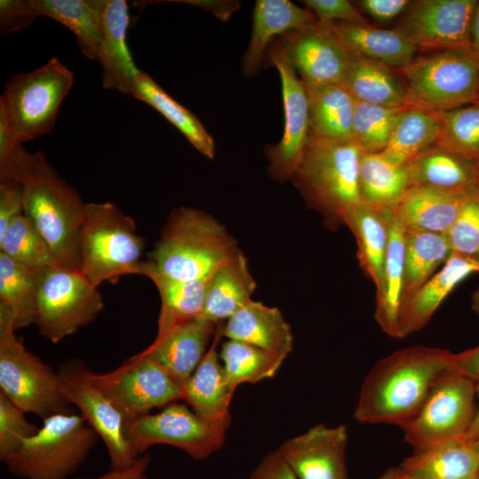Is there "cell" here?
Here are the masks:
<instances>
[{
	"instance_id": "44",
	"label": "cell",
	"mask_w": 479,
	"mask_h": 479,
	"mask_svg": "<svg viewBox=\"0 0 479 479\" xmlns=\"http://www.w3.org/2000/svg\"><path fill=\"white\" fill-rule=\"evenodd\" d=\"M437 114L442 123L437 145L464 157L478 161L479 103Z\"/></svg>"
},
{
	"instance_id": "7",
	"label": "cell",
	"mask_w": 479,
	"mask_h": 479,
	"mask_svg": "<svg viewBox=\"0 0 479 479\" xmlns=\"http://www.w3.org/2000/svg\"><path fill=\"white\" fill-rule=\"evenodd\" d=\"M15 331L10 310L0 303V392L42 420L75 412L61 390L57 372L28 351Z\"/></svg>"
},
{
	"instance_id": "13",
	"label": "cell",
	"mask_w": 479,
	"mask_h": 479,
	"mask_svg": "<svg viewBox=\"0 0 479 479\" xmlns=\"http://www.w3.org/2000/svg\"><path fill=\"white\" fill-rule=\"evenodd\" d=\"M91 377L125 421L183 397V387L158 364L138 353L109 373L92 372Z\"/></svg>"
},
{
	"instance_id": "25",
	"label": "cell",
	"mask_w": 479,
	"mask_h": 479,
	"mask_svg": "<svg viewBox=\"0 0 479 479\" xmlns=\"http://www.w3.org/2000/svg\"><path fill=\"white\" fill-rule=\"evenodd\" d=\"M223 336L287 357L293 334L280 310L252 301L223 324Z\"/></svg>"
},
{
	"instance_id": "9",
	"label": "cell",
	"mask_w": 479,
	"mask_h": 479,
	"mask_svg": "<svg viewBox=\"0 0 479 479\" xmlns=\"http://www.w3.org/2000/svg\"><path fill=\"white\" fill-rule=\"evenodd\" d=\"M98 435L81 414L60 413L42 427L4 463L24 479H67L90 455Z\"/></svg>"
},
{
	"instance_id": "32",
	"label": "cell",
	"mask_w": 479,
	"mask_h": 479,
	"mask_svg": "<svg viewBox=\"0 0 479 479\" xmlns=\"http://www.w3.org/2000/svg\"><path fill=\"white\" fill-rule=\"evenodd\" d=\"M306 90L309 137L323 140L352 139L356 99L339 84L311 86L306 87Z\"/></svg>"
},
{
	"instance_id": "20",
	"label": "cell",
	"mask_w": 479,
	"mask_h": 479,
	"mask_svg": "<svg viewBox=\"0 0 479 479\" xmlns=\"http://www.w3.org/2000/svg\"><path fill=\"white\" fill-rule=\"evenodd\" d=\"M475 273H479V260L452 252L440 271L402 302L398 316L399 338L422 329L454 288Z\"/></svg>"
},
{
	"instance_id": "41",
	"label": "cell",
	"mask_w": 479,
	"mask_h": 479,
	"mask_svg": "<svg viewBox=\"0 0 479 479\" xmlns=\"http://www.w3.org/2000/svg\"><path fill=\"white\" fill-rule=\"evenodd\" d=\"M220 358L227 381L235 390L242 383H256L273 377L286 357L242 342L227 340Z\"/></svg>"
},
{
	"instance_id": "8",
	"label": "cell",
	"mask_w": 479,
	"mask_h": 479,
	"mask_svg": "<svg viewBox=\"0 0 479 479\" xmlns=\"http://www.w3.org/2000/svg\"><path fill=\"white\" fill-rule=\"evenodd\" d=\"M398 72L410 106L441 113L479 103V53L474 49L427 52Z\"/></svg>"
},
{
	"instance_id": "21",
	"label": "cell",
	"mask_w": 479,
	"mask_h": 479,
	"mask_svg": "<svg viewBox=\"0 0 479 479\" xmlns=\"http://www.w3.org/2000/svg\"><path fill=\"white\" fill-rule=\"evenodd\" d=\"M101 34L98 62L102 85L106 90L131 94L139 70L129 51L126 33L129 25L127 2L99 0Z\"/></svg>"
},
{
	"instance_id": "17",
	"label": "cell",
	"mask_w": 479,
	"mask_h": 479,
	"mask_svg": "<svg viewBox=\"0 0 479 479\" xmlns=\"http://www.w3.org/2000/svg\"><path fill=\"white\" fill-rule=\"evenodd\" d=\"M276 40L306 87L341 84L348 66L349 51L332 23L317 20L288 31Z\"/></svg>"
},
{
	"instance_id": "43",
	"label": "cell",
	"mask_w": 479,
	"mask_h": 479,
	"mask_svg": "<svg viewBox=\"0 0 479 479\" xmlns=\"http://www.w3.org/2000/svg\"><path fill=\"white\" fill-rule=\"evenodd\" d=\"M404 108L356 100L352 139L363 153H381L386 148Z\"/></svg>"
},
{
	"instance_id": "37",
	"label": "cell",
	"mask_w": 479,
	"mask_h": 479,
	"mask_svg": "<svg viewBox=\"0 0 479 479\" xmlns=\"http://www.w3.org/2000/svg\"><path fill=\"white\" fill-rule=\"evenodd\" d=\"M358 182L363 201L392 210L410 188L406 166L393 162L381 153H362Z\"/></svg>"
},
{
	"instance_id": "54",
	"label": "cell",
	"mask_w": 479,
	"mask_h": 479,
	"mask_svg": "<svg viewBox=\"0 0 479 479\" xmlns=\"http://www.w3.org/2000/svg\"><path fill=\"white\" fill-rule=\"evenodd\" d=\"M173 2L185 3L200 7L212 12L222 20H227L233 12L240 9V2L233 0H175Z\"/></svg>"
},
{
	"instance_id": "48",
	"label": "cell",
	"mask_w": 479,
	"mask_h": 479,
	"mask_svg": "<svg viewBox=\"0 0 479 479\" xmlns=\"http://www.w3.org/2000/svg\"><path fill=\"white\" fill-rule=\"evenodd\" d=\"M40 17L32 0L0 1V33L7 35L33 24Z\"/></svg>"
},
{
	"instance_id": "18",
	"label": "cell",
	"mask_w": 479,
	"mask_h": 479,
	"mask_svg": "<svg viewBox=\"0 0 479 479\" xmlns=\"http://www.w3.org/2000/svg\"><path fill=\"white\" fill-rule=\"evenodd\" d=\"M347 428L317 424L277 450L297 479H349Z\"/></svg>"
},
{
	"instance_id": "40",
	"label": "cell",
	"mask_w": 479,
	"mask_h": 479,
	"mask_svg": "<svg viewBox=\"0 0 479 479\" xmlns=\"http://www.w3.org/2000/svg\"><path fill=\"white\" fill-rule=\"evenodd\" d=\"M40 275L0 252V303L10 310L15 330L35 324Z\"/></svg>"
},
{
	"instance_id": "39",
	"label": "cell",
	"mask_w": 479,
	"mask_h": 479,
	"mask_svg": "<svg viewBox=\"0 0 479 479\" xmlns=\"http://www.w3.org/2000/svg\"><path fill=\"white\" fill-rule=\"evenodd\" d=\"M452 253L446 234L404 228L402 302L425 283Z\"/></svg>"
},
{
	"instance_id": "60",
	"label": "cell",
	"mask_w": 479,
	"mask_h": 479,
	"mask_svg": "<svg viewBox=\"0 0 479 479\" xmlns=\"http://www.w3.org/2000/svg\"><path fill=\"white\" fill-rule=\"evenodd\" d=\"M477 479H479V475H478V477H477Z\"/></svg>"
},
{
	"instance_id": "57",
	"label": "cell",
	"mask_w": 479,
	"mask_h": 479,
	"mask_svg": "<svg viewBox=\"0 0 479 479\" xmlns=\"http://www.w3.org/2000/svg\"><path fill=\"white\" fill-rule=\"evenodd\" d=\"M471 43L473 49L479 53V4L475 10L472 21Z\"/></svg>"
},
{
	"instance_id": "34",
	"label": "cell",
	"mask_w": 479,
	"mask_h": 479,
	"mask_svg": "<svg viewBox=\"0 0 479 479\" xmlns=\"http://www.w3.org/2000/svg\"><path fill=\"white\" fill-rule=\"evenodd\" d=\"M404 228L392 219L385 257L383 279L376 292L374 318L388 335L399 338L398 316L404 292Z\"/></svg>"
},
{
	"instance_id": "30",
	"label": "cell",
	"mask_w": 479,
	"mask_h": 479,
	"mask_svg": "<svg viewBox=\"0 0 479 479\" xmlns=\"http://www.w3.org/2000/svg\"><path fill=\"white\" fill-rule=\"evenodd\" d=\"M140 275L156 286L161 298L158 329L160 340L175 329L201 317L208 280L182 281L162 275L143 260Z\"/></svg>"
},
{
	"instance_id": "29",
	"label": "cell",
	"mask_w": 479,
	"mask_h": 479,
	"mask_svg": "<svg viewBox=\"0 0 479 479\" xmlns=\"http://www.w3.org/2000/svg\"><path fill=\"white\" fill-rule=\"evenodd\" d=\"M393 217L392 209L363 201L351 210L345 224L356 238L360 266L373 282L376 292L382 284Z\"/></svg>"
},
{
	"instance_id": "59",
	"label": "cell",
	"mask_w": 479,
	"mask_h": 479,
	"mask_svg": "<svg viewBox=\"0 0 479 479\" xmlns=\"http://www.w3.org/2000/svg\"><path fill=\"white\" fill-rule=\"evenodd\" d=\"M473 443L475 444V447L479 450V439L473 441Z\"/></svg>"
},
{
	"instance_id": "35",
	"label": "cell",
	"mask_w": 479,
	"mask_h": 479,
	"mask_svg": "<svg viewBox=\"0 0 479 479\" xmlns=\"http://www.w3.org/2000/svg\"><path fill=\"white\" fill-rule=\"evenodd\" d=\"M131 96L161 114L200 153L208 159L215 157V143L200 120L188 109L173 99L146 73L136 76Z\"/></svg>"
},
{
	"instance_id": "38",
	"label": "cell",
	"mask_w": 479,
	"mask_h": 479,
	"mask_svg": "<svg viewBox=\"0 0 479 479\" xmlns=\"http://www.w3.org/2000/svg\"><path fill=\"white\" fill-rule=\"evenodd\" d=\"M39 16L64 25L76 36L82 52L98 61L101 34L99 0H32Z\"/></svg>"
},
{
	"instance_id": "28",
	"label": "cell",
	"mask_w": 479,
	"mask_h": 479,
	"mask_svg": "<svg viewBox=\"0 0 479 479\" xmlns=\"http://www.w3.org/2000/svg\"><path fill=\"white\" fill-rule=\"evenodd\" d=\"M340 85L358 101L410 106L406 87L398 70L397 73L395 68L350 51Z\"/></svg>"
},
{
	"instance_id": "19",
	"label": "cell",
	"mask_w": 479,
	"mask_h": 479,
	"mask_svg": "<svg viewBox=\"0 0 479 479\" xmlns=\"http://www.w3.org/2000/svg\"><path fill=\"white\" fill-rule=\"evenodd\" d=\"M223 324H218L207 353L184 385L182 399L202 420L226 432L232 420L230 404L235 390L227 381L217 352Z\"/></svg>"
},
{
	"instance_id": "11",
	"label": "cell",
	"mask_w": 479,
	"mask_h": 479,
	"mask_svg": "<svg viewBox=\"0 0 479 479\" xmlns=\"http://www.w3.org/2000/svg\"><path fill=\"white\" fill-rule=\"evenodd\" d=\"M103 309L98 287L80 271L54 265L41 273L35 325L52 343L93 322Z\"/></svg>"
},
{
	"instance_id": "10",
	"label": "cell",
	"mask_w": 479,
	"mask_h": 479,
	"mask_svg": "<svg viewBox=\"0 0 479 479\" xmlns=\"http://www.w3.org/2000/svg\"><path fill=\"white\" fill-rule=\"evenodd\" d=\"M475 399V381L456 372L444 374L417 414L401 428L404 441L420 452L462 439L474 420Z\"/></svg>"
},
{
	"instance_id": "4",
	"label": "cell",
	"mask_w": 479,
	"mask_h": 479,
	"mask_svg": "<svg viewBox=\"0 0 479 479\" xmlns=\"http://www.w3.org/2000/svg\"><path fill=\"white\" fill-rule=\"evenodd\" d=\"M361 149L349 140L309 137L290 180L306 203L330 226L345 224L351 210L363 202L358 182Z\"/></svg>"
},
{
	"instance_id": "31",
	"label": "cell",
	"mask_w": 479,
	"mask_h": 479,
	"mask_svg": "<svg viewBox=\"0 0 479 479\" xmlns=\"http://www.w3.org/2000/svg\"><path fill=\"white\" fill-rule=\"evenodd\" d=\"M255 288L247 260L240 250L209 279L201 318L224 323L253 301Z\"/></svg>"
},
{
	"instance_id": "42",
	"label": "cell",
	"mask_w": 479,
	"mask_h": 479,
	"mask_svg": "<svg viewBox=\"0 0 479 479\" xmlns=\"http://www.w3.org/2000/svg\"><path fill=\"white\" fill-rule=\"evenodd\" d=\"M0 252L40 273L58 265L47 242L24 215L14 219L0 235Z\"/></svg>"
},
{
	"instance_id": "51",
	"label": "cell",
	"mask_w": 479,
	"mask_h": 479,
	"mask_svg": "<svg viewBox=\"0 0 479 479\" xmlns=\"http://www.w3.org/2000/svg\"><path fill=\"white\" fill-rule=\"evenodd\" d=\"M250 479H297L278 451L269 453L251 474Z\"/></svg>"
},
{
	"instance_id": "46",
	"label": "cell",
	"mask_w": 479,
	"mask_h": 479,
	"mask_svg": "<svg viewBox=\"0 0 479 479\" xmlns=\"http://www.w3.org/2000/svg\"><path fill=\"white\" fill-rule=\"evenodd\" d=\"M38 430L25 412L0 392V459L4 462Z\"/></svg>"
},
{
	"instance_id": "52",
	"label": "cell",
	"mask_w": 479,
	"mask_h": 479,
	"mask_svg": "<svg viewBox=\"0 0 479 479\" xmlns=\"http://www.w3.org/2000/svg\"><path fill=\"white\" fill-rule=\"evenodd\" d=\"M452 371L479 382V345L454 353Z\"/></svg>"
},
{
	"instance_id": "5",
	"label": "cell",
	"mask_w": 479,
	"mask_h": 479,
	"mask_svg": "<svg viewBox=\"0 0 479 479\" xmlns=\"http://www.w3.org/2000/svg\"><path fill=\"white\" fill-rule=\"evenodd\" d=\"M75 75L57 58L41 67L12 76L0 97V123L13 147L49 133Z\"/></svg>"
},
{
	"instance_id": "55",
	"label": "cell",
	"mask_w": 479,
	"mask_h": 479,
	"mask_svg": "<svg viewBox=\"0 0 479 479\" xmlns=\"http://www.w3.org/2000/svg\"><path fill=\"white\" fill-rule=\"evenodd\" d=\"M476 399L478 400L474 420L462 439L469 442L479 439V382L475 383Z\"/></svg>"
},
{
	"instance_id": "2",
	"label": "cell",
	"mask_w": 479,
	"mask_h": 479,
	"mask_svg": "<svg viewBox=\"0 0 479 479\" xmlns=\"http://www.w3.org/2000/svg\"><path fill=\"white\" fill-rule=\"evenodd\" d=\"M454 353L412 346L378 360L365 376L354 417L360 423L404 427L417 414L436 382L453 372Z\"/></svg>"
},
{
	"instance_id": "49",
	"label": "cell",
	"mask_w": 479,
	"mask_h": 479,
	"mask_svg": "<svg viewBox=\"0 0 479 479\" xmlns=\"http://www.w3.org/2000/svg\"><path fill=\"white\" fill-rule=\"evenodd\" d=\"M21 215H24L21 184L12 180H0V235Z\"/></svg>"
},
{
	"instance_id": "50",
	"label": "cell",
	"mask_w": 479,
	"mask_h": 479,
	"mask_svg": "<svg viewBox=\"0 0 479 479\" xmlns=\"http://www.w3.org/2000/svg\"><path fill=\"white\" fill-rule=\"evenodd\" d=\"M356 5L380 23H388L408 10V0H361Z\"/></svg>"
},
{
	"instance_id": "33",
	"label": "cell",
	"mask_w": 479,
	"mask_h": 479,
	"mask_svg": "<svg viewBox=\"0 0 479 479\" xmlns=\"http://www.w3.org/2000/svg\"><path fill=\"white\" fill-rule=\"evenodd\" d=\"M400 466L419 479H477L479 450L473 442L458 439L413 452Z\"/></svg>"
},
{
	"instance_id": "47",
	"label": "cell",
	"mask_w": 479,
	"mask_h": 479,
	"mask_svg": "<svg viewBox=\"0 0 479 479\" xmlns=\"http://www.w3.org/2000/svg\"><path fill=\"white\" fill-rule=\"evenodd\" d=\"M302 3L321 22L367 23L356 4L348 0H304Z\"/></svg>"
},
{
	"instance_id": "53",
	"label": "cell",
	"mask_w": 479,
	"mask_h": 479,
	"mask_svg": "<svg viewBox=\"0 0 479 479\" xmlns=\"http://www.w3.org/2000/svg\"><path fill=\"white\" fill-rule=\"evenodd\" d=\"M150 462V455L144 454L125 469H110L106 474L95 478L77 477L75 479H146L145 473Z\"/></svg>"
},
{
	"instance_id": "16",
	"label": "cell",
	"mask_w": 479,
	"mask_h": 479,
	"mask_svg": "<svg viewBox=\"0 0 479 479\" xmlns=\"http://www.w3.org/2000/svg\"><path fill=\"white\" fill-rule=\"evenodd\" d=\"M477 0L412 2L398 28L417 50L427 52L473 49L471 27Z\"/></svg>"
},
{
	"instance_id": "22",
	"label": "cell",
	"mask_w": 479,
	"mask_h": 479,
	"mask_svg": "<svg viewBox=\"0 0 479 479\" xmlns=\"http://www.w3.org/2000/svg\"><path fill=\"white\" fill-rule=\"evenodd\" d=\"M217 326L200 317L154 340L138 354L151 358L184 387L207 353Z\"/></svg>"
},
{
	"instance_id": "61",
	"label": "cell",
	"mask_w": 479,
	"mask_h": 479,
	"mask_svg": "<svg viewBox=\"0 0 479 479\" xmlns=\"http://www.w3.org/2000/svg\"><path fill=\"white\" fill-rule=\"evenodd\" d=\"M478 161H479V160H478Z\"/></svg>"
},
{
	"instance_id": "26",
	"label": "cell",
	"mask_w": 479,
	"mask_h": 479,
	"mask_svg": "<svg viewBox=\"0 0 479 479\" xmlns=\"http://www.w3.org/2000/svg\"><path fill=\"white\" fill-rule=\"evenodd\" d=\"M472 192L411 186L393 210L394 215L405 229L446 234Z\"/></svg>"
},
{
	"instance_id": "23",
	"label": "cell",
	"mask_w": 479,
	"mask_h": 479,
	"mask_svg": "<svg viewBox=\"0 0 479 479\" xmlns=\"http://www.w3.org/2000/svg\"><path fill=\"white\" fill-rule=\"evenodd\" d=\"M314 13L289 0H257L253 11V26L248 47L241 59L245 77L255 75L266 50L274 38L317 21Z\"/></svg>"
},
{
	"instance_id": "6",
	"label": "cell",
	"mask_w": 479,
	"mask_h": 479,
	"mask_svg": "<svg viewBox=\"0 0 479 479\" xmlns=\"http://www.w3.org/2000/svg\"><path fill=\"white\" fill-rule=\"evenodd\" d=\"M144 238L135 221L111 202L86 203L80 234V271L96 287L140 274Z\"/></svg>"
},
{
	"instance_id": "14",
	"label": "cell",
	"mask_w": 479,
	"mask_h": 479,
	"mask_svg": "<svg viewBox=\"0 0 479 479\" xmlns=\"http://www.w3.org/2000/svg\"><path fill=\"white\" fill-rule=\"evenodd\" d=\"M57 373L65 397L105 443L111 469L130 467L137 459L125 436L124 418L94 383L92 371L82 360L74 358L62 363Z\"/></svg>"
},
{
	"instance_id": "24",
	"label": "cell",
	"mask_w": 479,
	"mask_h": 479,
	"mask_svg": "<svg viewBox=\"0 0 479 479\" xmlns=\"http://www.w3.org/2000/svg\"><path fill=\"white\" fill-rule=\"evenodd\" d=\"M405 166L410 187L421 185L453 192L479 191V161L437 144Z\"/></svg>"
},
{
	"instance_id": "45",
	"label": "cell",
	"mask_w": 479,
	"mask_h": 479,
	"mask_svg": "<svg viewBox=\"0 0 479 479\" xmlns=\"http://www.w3.org/2000/svg\"><path fill=\"white\" fill-rule=\"evenodd\" d=\"M446 236L453 253L479 260V191L467 197Z\"/></svg>"
},
{
	"instance_id": "58",
	"label": "cell",
	"mask_w": 479,
	"mask_h": 479,
	"mask_svg": "<svg viewBox=\"0 0 479 479\" xmlns=\"http://www.w3.org/2000/svg\"><path fill=\"white\" fill-rule=\"evenodd\" d=\"M472 310L479 318V287L475 290L472 294Z\"/></svg>"
},
{
	"instance_id": "56",
	"label": "cell",
	"mask_w": 479,
	"mask_h": 479,
	"mask_svg": "<svg viewBox=\"0 0 479 479\" xmlns=\"http://www.w3.org/2000/svg\"><path fill=\"white\" fill-rule=\"evenodd\" d=\"M378 479H419L401 466L388 468Z\"/></svg>"
},
{
	"instance_id": "27",
	"label": "cell",
	"mask_w": 479,
	"mask_h": 479,
	"mask_svg": "<svg viewBox=\"0 0 479 479\" xmlns=\"http://www.w3.org/2000/svg\"><path fill=\"white\" fill-rule=\"evenodd\" d=\"M332 26L347 51L397 70L408 66L417 57V48L398 28L349 22H334Z\"/></svg>"
},
{
	"instance_id": "3",
	"label": "cell",
	"mask_w": 479,
	"mask_h": 479,
	"mask_svg": "<svg viewBox=\"0 0 479 479\" xmlns=\"http://www.w3.org/2000/svg\"><path fill=\"white\" fill-rule=\"evenodd\" d=\"M240 251L236 240L215 217L180 207L170 213L144 261L173 279L207 280Z\"/></svg>"
},
{
	"instance_id": "36",
	"label": "cell",
	"mask_w": 479,
	"mask_h": 479,
	"mask_svg": "<svg viewBox=\"0 0 479 479\" xmlns=\"http://www.w3.org/2000/svg\"><path fill=\"white\" fill-rule=\"evenodd\" d=\"M441 129V119L437 113L415 106L405 107L381 153L397 164L406 165L437 144Z\"/></svg>"
},
{
	"instance_id": "1",
	"label": "cell",
	"mask_w": 479,
	"mask_h": 479,
	"mask_svg": "<svg viewBox=\"0 0 479 479\" xmlns=\"http://www.w3.org/2000/svg\"><path fill=\"white\" fill-rule=\"evenodd\" d=\"M0 180L21 184L24 216L45 240L57 264L80 271V234L86 203L77 191L43 153L30 152L22 144L0 159Z\"/></svg>"
},
{
	"instance_id": "12",
	"label": "cell",
	"mask_w": 479,
	"mask_h": 479,
	"mask_svg": "<svg viewBox=\"0 0 479 479\" xmlns=\"http://www.w3.org/2000/svg\"><path fill=\"white\" fill-rule=\"evenodd\" d=\"M125 436L135 459L151 446L168 444L200 460L216 452L224 442V431L197 415L186 404L173 402L160 412L126 420Z\"/></svg>"
},
{
	"instance_id": "15",
	"label": "cell",
	"mask_w": 479,
	"mask_h": 479,
	"mask_svg": "<svg viewBox=\"0 0 479 479\" xmlns=\"http://www.w3.org/2000/svg\"><path fill=\"white\" fill-rule=\"evenodd\" d=\"M268 60L279 74L285 113L284 133L279 143L265 147L272 179L290 180L302 157L310 136L309 100L305 85L277 40L269 46Z\"/></svg>"
}]
</instances>
